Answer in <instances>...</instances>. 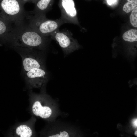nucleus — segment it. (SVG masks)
<instances>
[{"label": "nucleus", "mask_w": 137, "mask_h": 137, "mask_svg": "<svg viewBox=\"0 0 137 137\" xmlns=\"http://www.w3.org/2000/svg\"><path fill=\"white\" fill-rule=\"evenodd\" d=\"M50 36L58 42L63 50L66 53L72 52L79 48L76 40L68 31H60L58 29L52 34Z\"/></svg>", "instance_id": "5"}, {"label": "nucleus", "mask_w": 137, "mask_h": 137, "mask_svg": "<svg viewBox=\"0 0 137 137\" xmlns=\"http://www.w3.org/2000/svg\"><path fill=\"white\" fill-rule=\"evenodd\" d=\"M48 37L33 30L24 21L14 24L4 42L8 43L11 48H32L43 51L45 49L47 45Z\"/></svg>", "instance_id": "1"}, {"label": "nucleus", "mask_w": 137, "mask_h": 137, "mask_svg": "<svg viewBox=\"0 0 137 137\" xmlns=\"http://www.w3.org/2000/svg\"><path fill=\"white\" fill-rule=\"evenodd\" d=\"M24 74L26 84L30 89L42 87L48 80V74L45 69L33 68Z\"/></svg>", "instance_id": "6"}, {"label": "nucleus", "mask_w": 137, "mask_h": 137, "mask_svg": "<svg viewBox=\"0 0 137 137\" xmlns=\"http://www.w3.org/2000/svg\"><path fill=\"white\" fill-rule=\"evenodd\" d=\"M24 21L33 30L42 35L50 36L59 29L64 22L60 18L55 20L47 19L46 14L26 12Z\"/></svg>", "instance_id": "2"}, {"label": "nucleus", "mask_w": 137, "mask_h": 137, "mask_svg": "<svg viewBox=\"0 0 137 137\" xmlns=\"http://www.w3.org/2000/svg\"><path fill=\"white\" fill-rule=\"evenodd\" d=\"M137 131H136L135 133V135L136 136H137Z\"/></svg>", "instance_id": "19"}, {"label": "nucleus", "mask_w": 137, "mask_h": 137, "mask_svg": "<svg viewBox=\"0 0 137 137\" xmlns=\"http://www.w3.org/2000/svg\"><path fill=\"white\" fill-rule=\"evenodd\" d=\"M21 56L24 74L34 68L45 69L43 58L39 50L19 47L11 48Z\"/></svg>", "instance_id": "4"}, {"label": "nucleus", "mask_w": 137, "mask_h": 137, "mask_svg": "<svg viewBox=\"0 0 137 137\" xmlns=\"http://www.w3.org/2000/svg\"><path fill=\"white\" fill-rule=\"evenodd\" d=\"M122 38L125 41L133 42L137 41V30L132 29L124 33Z\"/></svg>", "instance_id": "12"}, {"label": "nucleus", "mask_w": 137, "mask_h": 137, "mask_svg": "<svg viewBox=\"0 0 137 137\" xmlns=\"http://www.w3.org/2000/svg\"><path fill=\"white\" fill-rule=\"evenodd\" d=\"M12 24L0 17V40L3 42L12 29Z\"/></svg>", "instance_id": "10"}, {"label": "nucleus", "mask_w": 137, "mask_h": 137, "mask_svg": "<svg viewBox=\"0 0 137 137\" xmlns=\"http://www.w3.org/2000/svg\"><path fill=\"white\" fill-rule=\"evenodd\" d=\"M14 132L16 135L20 137H30L33 134V130L31 127L25 124H22L18 126Z\"/></svg>", "instance_id": "11"}, {"label": "nucleus", "mask_w": 137, "mask_h": 137, "mask_svg": "<svg viewBox=\"0 0 137 137\" xmlns=\"http://www.w3.org/2000/svg\"><path fill=\"white\" fill-rule=\"evenodd\" d=\"M58 5L61 12L60 18L64 23L78 24L74 0H59Z\"/></svg>", "instance_id": "7"}, {"label": "nucleus", "mask_w": 137, "mask_h": 137, "mask_svg": "<svg viewBox=\"0 0 137 137\" xmlns=\"http://www.w3.org/2000/svg\"><path fill=\"white\" fill-rule=\"evenodd\" d=\"M130 22L132 25L135 27H137V7H136L132 10L130 16Z\"/></svg>", "instance_id": "14"}, {"label": "nucleus", "mask_w": 137, "mask_h": 137, "mask_svg": "<svg viewBox=\"0 0 137 137\" xmlns=\"http://www.w3.org/2000/svg\"><path fill=\"white\" fill-rule=\"evenodd\" d=\"M23 4L27 2H32L34 3L37 0H19Z\"/></svg>", "instance_id": "16"}, {"label": "nucleus", "mask_w": 137, "mask_h": 137, "mask_svg": "<svg viewBox=\"0 0 137 137\" xmlns=\"http://www.w3.org/2000/svg\"><path fill=\"white\" fill-rule=\"evenodd\" d=\"M23 5L19 0H0V17L12 24L24 21Z\"/></svg>", "instance_id": "3"}, {"label": "nucleus", "mask_w": 137, "mask_h": 137, "mask_svg": "<svg viewBox=\"0 0 137 137\" xmlns=\"http://www.w3.org/2000/svg\"><path fill=\"white\" fill-rule=\"evenodd\" d=\"M117 0H107L108 4L109 5H111L115 3Z\"/></svg>", "instance_id": "17"}, {"label": "nucleus", "mask_w": 137, "mask_h": 137, "mask_svg": "<svg viewBox=\"0 0 137 137\" xmlns=\"http://www.w3.org/2000/svg\"><path fill=\"white\" fill-rule=\"evenodd\" d=\"M31 110L35 116L43 119L49 118L52 113L50 107L43 104L40 101L38 100L34 101L32 104Z\"/></svg>", "instance_id": "8"}, {"label": "nucleus", "mask_w": 137, "mask_h": 137, "mask_svg": "<svg viewBox=\"0 0 137 137\" xmlns=\"http://www.w3.org/2000/svg\"><path fill=\"white\" fill-rule=\"evenodd\" d=\"M128 2L124 5L123 10L127 13L132 11L137 6V0H127Z\"/></svg>", "instance_id": "13"}, {"label": "nucleus", "mask_w": 137, "mask_h": 137, "mask_svg": "<svg viewBox=\"0 0 137 137\" xmlns=\"http://www.w3.org/2000/svg\"><path fill=\"white\" fill-rule=\"evenodd\" d=\"M132 124L133 126L135 128H136L137 126V119H134L132 121Z\"/></svg>", "instance_id": "18"}, {"label": "nucleus", "mask_w": 137, "mask_h": 137, "mask_svg": "<svg viewBox=\"0 0 137 137\" xmlns=\"http://www.w3.org/2000/svg\"><path fill=\"white\" fill-rule=\"evenodd\" d=\"M54 0H37L34 3L35 13L46 14L52 7Z\"/></svg>", "instance_id": "9"}, {"label": "nucleus", "mask_w": 137, "mask_h": 137, "mask_svg": "<svg viewBox=\"0 0 137 137\" xmlns=\"http://www.w3.org/2000/svg\"><path fill=\"white\" fill-rule=\"evenodd\" d=\"M70 135L68 133L65 131H60L58 133L55 134L51 135L49 137H68Z\"/></svg>", "instance_id": "15"}]
</instances>
